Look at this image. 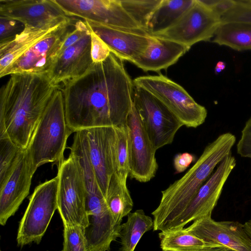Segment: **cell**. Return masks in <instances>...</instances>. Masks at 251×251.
Returning a JSON list of instances; mask_svg holds the SVG:
<instances>
[{"label":"cell","mask_w":251,"mask_h":251,"mask_svg":"<svg viewBox=\"0 0 251 251\" xmlns=\"http://www.w3.org/2000/svg\"><path fill=\"white\" fill-rule=\"evenodd\" d=\"M60 89L67 125L73 132L126 124L133 105V80L123 61L112 52Z\"/></svg>","instance_id":"6da1fadb"},{"label":"cell","mask_w":251,"mask_h":251,"mask_svg":"<svg viewBox=\"0 0 251 251\" xmlns=\"http://www.w3.org/2000/svg\"><path fill=\"white\" fill-rule=\"evenodd\" d=\"M57 89L46 75H10L0 89V138L26 150Z\"/></svg>","instance_id":"7a4b0ae2"},{"label":"cell","mask_w":251,"mask_h":251,"mask_svg":"<svg viewBox=\"0 0 251 251\" xmlns=\"http://www.w3.org/2000/svg\"><path fill=\"white\" fill-rule=\"evenodd\" d=\"M236 141L230 132L207 145L195 164L179 179L161 191L160 202L151 213L153 231L172 229L215 167L231 152Z\"/></svg>","instance_id":"3957f363"},{"label":"cell","mask_w":251,"mask_h":251,"mask_svg":"<svg viewBox=\"0 0 251 251\" xmlns=\"http://www.w3.org/2000/svg\"><path fill=\"white\" fill-rule=\"evenodd\" d=\"M73 132L65 115L63 94L60 89L53 94L26 150L34 168L64 161L68 137Z\"/></svg>","instance_id":"277c9868"},{"label":"cell","mask_w":251,"mask_h":251,"mask_svg":"<svg viewBox=\"0 0 251 251\" xmlns=\"http://www.w3.org/2000/svg\"><path fill=\"white\" fill-rule=\"evenodd\" d=\"M135 86L147 91L160 101L177 118L183 126L196 128L205 121L207 111L180 85L160 74L134 79Z\"/></svg>","instance_id":"5b68a950"},{"label":"cell","mask_w":251,"mask_h":251,"mask_svg":"<svg viewBox=\"0 0 251 251\" xmlns=\"http://www.w3.org/2000/svg\"><path fill=\"white\" fill-rule=\"evenodd\" d=\"M57 210L63 225L86 228L88 224L86 210L87 193L80 165L70 153L58 166Z\"/></svg>","instance_id":"8992f818"},{"label":"cell","mask_w":251,"mask_h":251,"mask_svg":"<svg viewBox=\"0 0 251 251\" xmlns=\"http://www.w3.org/2000/svg\"><path fill=\"white\" fill-rule=\"evenodd\" d=\"M58 183L56 176L35 188L19 224L17 236L18 246L41 242L57 209Z\"/></svg>","instance_id":"52a82bcc"},{"label":"cell","mask_w":251,"mask_h":251,"mask_svg":"<svg viewBox=\"0 0 251 251\" xmlns=\"http://www.w3.org/2000/svg\"><path fill=\"white\" fill-rule=\"evenodd\" d=\"M133 103L154 149L172 144L183 126L177 118L155 97L135 85Z\"/></svg>","instance_id":"ba28073f"},{"label":"cell","mask_w":251,"mask_h":251,"mask_svg":"<svg viewBox=\"0 0 251 251\" xmlns=\"http://www.w3.org/2000/svg\"><path fill=\"white\" fill-rule=\"evenodd\" d=\"M221 23L220 17L200 0H195L172 25L151 35L176 42L190 49L198 42L211 41Z\"/></svg>","instance_id":"9c48e42d"},{"label":"cell","mask_w":251,"mask_h":251,"mask_svg":"<svg viewBox=\"0 0 251 251\" xmlns=\"http://www.w3.org/2000/svg\"><path fill=\"white\" fill-rule=\"evenodd\" d=\"M74 18L58 25L15 60L0 77L16 73L47 75L55 62L59 50L69 32Z\"/></svg>","instance_id":"30bf717a"},{"label":"cell","mask_w":251,"mask_h":251,"mask_svg":"<svg viewBox=\"0 0 251 251\" xmlns=\"http://www.w3.org/2000/svg\"><path fill=\"white\" fill-rule=\"evenodd\" d=\"M66 14L101 25L141 28L123 7L121 0H55ZM142 29V28H141Z\"/></svg>","instance_id":"8fae6325"},{"label":"cell","mask_w":251,"mask_h":251,"mask_svg":"<svg viewBox=\"0 0 251 251\" xmlns=\"http://www.w3.org/2000/svg\"><path fill=\"white\" fill-rule=\"evenodd\" d=\"M129 132V174L130 178L147 182L156 174L158 165L153 146L134 105L127 118Z\"/></svg>","instance_id":"7c38bea8"},{"label":"cell","mask_w":251,"mask_h":251,"mask_svg":"<svg viewBox=\"0 0 251 251\" xmlns=\"http://www.w3.org/2000/svg\"><path fill=\"white\" fill-rule=\"evenodd\" d=\"M236 163L235 157L230 153L219 164L215 172L201 187L173 229L184 227L191 222L211 217L224 186Z\"/></svg>","instance_id":"4fadbf2b"},{"label":"cell","mask_w":251,"mask_h":251,"mask_svg":"<svg viewBox=\"0 0 251 251\" xmlns=\"http://www.w3.org/2000/svg\"><path fill=\"white\" fill-rule=\"evenodd\" d=\"M0 16L32 28L57 25L72 18L55 0H0Z\"/></svg>","instance_id":"5bb4252c"},{"label":"cell","mask_w":251,"mask_h":251,"mask_svg":"<svg viewBox=\"0 0 251 251\" xmlns=\"http://www.w3.org/2000/svg\"><path fill=\"white\" fill-rule=\"evenodd\" d=\"M89 158L99 187L104 197L115 173L114 126L83 129Z\"/></svg>","instance_id":"9a60e30c"},{"label":"cell","mask_w":251,"mask_h":251,"mask_svg":"<svg viewBox=\"0 0 251 251\" xmlns=\"http://www.w3.org/2000/svg\"><path fill=\"white\" fill-rule=\"evenodd\" d=\"M94 64L90 29L79 41L59 55L47 75L60 89L84 75Z\"/></svg>","instance_id":"2e32d148"},{"label":"cell","mask_w":251,"mask_h":251,"mask_svg":"<svg viewBox=\"0 0 251 251\" xmlns=\"http://www.w3.org/2000/svg\"><path fill=\"white\" fill-rule=\"evenodd\" d=\"M186 228L207 243L222 245L235 251H251V239L244 224L238 222H217L206 217L194 221Z\"/></svg>","instance_id":"e0dca14e"},{"label":"cell","mask_w":251,"mask_h":251,"mask_svg":"<svg viewBox=\"0 0 251 251\" xmlns=\"http://www.w3.org/2000/svg\"><path fill=\"white\" fill-rule=\"evenodd\" d=\"M85 21L107 45L111 52L123 61L132 63L149 45L151 35L142 29L111 27Z\"/></svg>","instance_id":"ac0fdd59"},{"label":"cell","mask_w":251,"mask_h":251,"mask_svg":"<svg viewBox=\"0 0 251 251\" xmlns=\"http://www.w3.org/2000/svg\"><path fill=\"white\" fill-rule=\"evenodd\" d=\"M25 151L6 180L0 184V224L4 226L16 212L29 193L32 176L36 172Z\"/></svg>","instance_id":"d6986e66"},{"label":"cell","mask_w":251,"mask_h":251,"mask_svg":"<svg viewBox=\"0 0 251 251\" xmlns=\"http://www.w3.org/2000/svg\"><path fill=\"white\" fill-rule=\"evenodd\" d=\"M189 50L176 42L151 35L147 49L132 63L145 72H158L175 64Z\"/></svg>","instance_id":"ffe728a7"},{"label":"cell","mask_w":251,"mask_h":251,"mask_svg":"<svg viewBox=\"0 0 251 251\" xmlns=\"http://www.w3.org/2000/svg\"><path fill=\"white\" fill-rule=\"evenodd\" d=\"M61 24L42 28L24 27L12 40L0 43V75L32 45Z\"/></svg>","instance_id":"44dd1931"},{"label":"cell","mask_w":251,"mask_h":251,"mask_svg":"<svg viewBox=\"0 0 251 251\" xmlns=\"http://www.w3.org/2000/svg\"><path fill=\"white\" fill-rule=\"evenodd\" d=\"M211 42L237 51L251 50V25L240 22L221 23Z\"/></svg>","instance_id":"7402d4cb"},{"label":"cell","mask_w":251,"mask_h":251,"mask_svg":"<svg viewBox=\"0 0 251 251\" xmlns=\"http://www.w3.org/2000/svg\"><path fill=\"white\" fill-rule=\"evenodd\" d=\"M126 221L121 226L119 251H134L142 236L153 228V220L142 209L130 212Z\"/></svg>","instance_id":"603a6c76"},{"label":"cell","mask_w":251,"mask_h":251,"mask_svg":"<svg viewBox=\"0 0 251 251\" xmlns=\"http://www.w3.org/2000/svg\"><path fill=\"white\" fill-rule=\"evenodd\" d=\"M126 181L114 173L111 178L105 197L113 219L119 224H122L123 218L131 212L133 207Z\"/></svg>","instance_id":"cb8c5ba5"},{"label":"cell","mask_w":251,"mask_h":251,"mask_svg":"<svg viewBox=\"0 0 251 251\" xmlns=\"http://www.w3.org/2000/svg\"><path fill=\"white\" fill-rule=\"evenodd\" d=\"M195 0H161L150 21L151 35L172 25L194 3Z\"/></svg>","instance_id":"d4e9b609"},{"label":"cell","mask_w":251,"mask_h":251,"mask_svg":"<svg viewBox=\"0 0 251 251\" xmlns=\"http://www.w3.org/2000/svg\"><path fill=\"white\" fill-rule=\"evenodd\" d=\"M158 235L162 251H199L210 244L184 227L161 231Z\"/></svg>","instance_id":"484cf974"},{"label":"cell","mask_w":251,"mask_h":251,"mask_svg":"<svg viewBox=\"0 0 251 251\" xmlns=\"http://www.w3.org/2000/svg\"><path fill=\"white\" fill-rule=\"evenodd\" d=\"M115 174L126 180L129 174V132L126 124L114 126Z\"/></svg>","instance_id":"4316f807"},{"label":"cell","mask_w":251,"mask_h":251,"mask_svg":"<svg viewBox=\"0 0 251 251\" xmlns=\"http://www.w3.org/2000/svg\"><path fill=\"white\" fill-rule=\"evenodd\" d=\"M161 1V0H121V2L125 10L140 28L148 33L150 21Z\"/></svg>","instance_id":"83f0119b"},{"label":"cell","mask_w":251,"mask_h":251,"mask_svg":"<svg viewBox=\"0 0 251 251\" xmlns=\"http://www.w3.org/2000/svg\"><path fill=\"white\" fill-rule=\"evenodd\" d=\"M25 151L8 138H0V184L9 176Z\"/></svg>","instance_id":"f1b7e54d"},{"label":"cell","mask_w":251,"mask_h":251,"mask_svg":"<svg viewBox=\"0 0 251 251\" xmlns=\"http://www.w3.org/2000/svg\"><path fill=\"white\" fill-rule=\"evenodd\" d=\"M61 251H88L85 228L75 225L65 224Z\"/></svg>","instance_id":"f546056e"},{"label":"cell","mask_w":251,"mask_h":251,"mask_svg":"<svg viewBox=\"0 0 251 251\" xmlns=\"http://www.w3.org/2000/svg\"><path fill=\"white\" fill-rule=\"evenodd\" d=\"M221 19L222 23L240 22L251 25V0H236L234 6Z\"/></svg>","instance_id":"4dcf8cb0"},{"label":"cell","mask_w":251,"mask_h":251,"mask_svg":"<svg viewBox=\"0 0 251 251\" xmlns=\"http://www.w3.org/2000/svg\"><path fill=\"white\" fill-rule=\"evenodd\" d=\"M88 26L91 31V54L93 62L94 63L101 62L108 57L111 53L110 50L105 42L91 29L89 25Z\"/></svg>","instance_id":"1f68e13d"},{"label":"cell","mask_w":251,"mask_h":251,"mask_svg":"<svg viewBox=\"0 0 251 251\" xmlns=\"http://www.w3.org/2000/svg\"><path fill=\"white\" fill-rule=\"evenodd\" d=\"M20 22L7 17L0 16V43L12 40L17 34Z\"/></svg>","instance_id":"d6a6232c"},{"label":"cell","mask_w":251,"mask_h":251,"mask_svg":"<svg viewBox=\"0 0 251 251\" xmlns=\"http://www.w3.org/2000/svg\"><path fill=\"white\" fill-rule=\"evenodd\" d=\"M237 144V152L241 157L251 158V117L246 122Z\"/></svg>","instance_id":"836d02e7"},{"label":"cell","mask_w":251,"mask_h":251,"mask_svg":"<svg viewBox=\"0 0 251 251\" xmlns=\"http://www.w3.org/2000/svg\"><path fill=\"white\" fill-rule=\"evenodd\" d=\"M200 1L221 18L223 15L230 10L236 3V0H200Z\"/></svg>","instance_id":"e575fe53"},{"label":"cell","mask_w":251,"mask_h":251,"mask_svg":"<svg viewBox=\"0 0 251 251\" xmlns=\"http://www.w3.org/2000/svg\"><path fill=\"white\" fill-rule=\"evenodd\" d=\"M195 160V156L188 152L180 153L176 155L174 159L176 174L185 171Z\"/></svg>","instance_id":"d590c367"},{"label":"cell","mask_w":251,"mask_h":251,"mask_svg":"<svg viewBox=\"0 0 251 251\" xmlns=\"http://www.w3.org/2000/svg\"><path fill=\"white\" fill-rule=\"evenodd\" d=\"M199 251H233V250L222 245L210 244Z\"/></svg>","instance_id":"8d00e7d4"},{"label":"cell","mask_w":251,"mask_h":251,"mask_svg":"<svg viewBox=\"0 0 251 251\" xmlns=\"http://www.w3.org/2000/svg\"><path fill=\"white\" fill-rule=\"evenodd\" d=\"M244 227L251 239V219L248 220L244 224Z\"/></svg>","instance_id":"74e56055"},{"label":"cell","mask_w":251,"mask_h":251,"mask_svg":"<svg viewBox=\"0 0 251 251\" xmlns=\"http://www.w3.org/2000/svg\"><path fill=\"white\" fill-rule=\"evenodd\" d=\"M216 67L220 68L222 71H223L226 68V65L224 62L220 61L217 63Z\"/></svg>","instance_id":"f35d334b"},{"label":"cell","mask_w":251,"mask_h":251,"mask_svg":"<svg viewBox=\"0 0 251 251\" xmlns=\"http://www.w3.org/2000/svg\"><path fill=\"white\" fill-rule=\"evenodd\" d=\"M214 71H215V74L216 75L220 74L222 71V70L220 68H218L216 66L215 67Z\"/></svg>","instance_id":"ab89813d"},{"label":"cell","mask_w":251,"mask_h":251,"mask_svg":"<svg viewBox=\"0 0 251 251\" xmlns=\"http://www.w3.org/2000/svg\"></svg>","instance_id":"60d3db41"}]
</instances>
